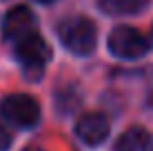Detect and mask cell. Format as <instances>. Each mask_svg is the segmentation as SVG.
<instances>
[{
  "label": "cell",
  "mask_w": 153,
  "mask_h": 151,
  "mask_svg": "<svg viewBox=\"0 0 153 151\" xmlns=\"http://www.w3.org/2000/svg\"><path fill=\"white\" fill-rule=\"evenodd\" d=\"M76 131H78V138H80L82 142L96 147V144L104 142L107 136H109V118L104 116V113H98V111L84 113V116L78 118Z\"/></svg>",
  "instance_id": "5"
},
{
  "label": "cell",
  "mask_w": 153,
  "mask_h": 151,
  "mask_svg": "<svg viewBox=\"0 0 153 151\" xmlns=\"http://www.w3.org/2000/svg\"><path fill=\"white\" fill-rule=\"evenodd\" d=\"M9 142H11V136H9V131L0 124V151H4L9 147Z\"/></svg>",
  "instance_id": "9"
},
{
  "label": "cell",
  "mask_w": 153,
  "mask_h": 151,
  "mask_svg": "<svg viewBox=\"0 0 153 151\" xmlns=\"http://www.w3.org/2000/svg\"><path fill=\"white\" fill-rule=\"evenodd\" d=\"M115 151H151V136L149 131L140 127H133L120 136Z\"/></svg>",
  "instance_id": "7"
},
{
  "label": "cell",
  "mask_w": 153,
  "mask_h": 151,
  "mask_svg": "<svg viewBox=\"0 0 153 151\" xmlns=\"http://www.w3.org/2000/svg\"><path fill=\"white\" fill-rule=\"evenodd\" d=\"M38 2H53V0H38Z\"/></svg>",
  "instance_id": "11"
},
{
  "label": "cell",
  "mask_w": 153,
  "mask_h": 151,
  "mask_svg": "<svg viewBox=\"0 0 153 151\" xmlns=\"http://www.w3.org/2000/svg\"><path fill=\"white\" fill-rule=\"evenodd\" d=\"M100 2L111 13H135L146 4V0H100Z\"/></svg>",
  "instance_id": "8"
},
{
  "label": "cell",
  "mask_w": 153,
  "mask_h": 151,
  "mask_svg": "<svg viewBox=\"0 0 153 151\" xmlns=\"http://www.w3.org/2000/svg\"><path fill=\"white\" fill-rule=\"evenodd\" d=\"M149 40H151V42H153V29H151V38H149Z\"/></svg>",
  "instance_id": "12"
},
{
  "label": "cell",
  "mask_w": 153,
  "mask_h": 151,
  "mask_svg": "<svg viewBox=\"0 0 153 151\" xmlns=\"http://www.w3.org/2000/svg\"><path fill=\"white\" fill-rule=\"evenodd\" d=\"M109 49L118 58L133 60V58H140V56H144L149 51V40L140 31H135L131 27H118L109 36Z\"/></svg>",
  "instance_id": "4"
},
{
  "label": "cell",
  "mask_w": 153,
  "mask_h": 151,
  "mask_svg": "<svg viewBox=\"0 0 153 151\" xmlns=\"http://www.w3.org/2000/svg\"><path fill=\"white\" fill-rule=\"evenodd\" d=\"M13 51H16V58H18L20 67L25 69V74L29 78H40L42 74V67L47 65L51 56V49L47 45V40L36 31V33L27 36V38L13 42Z\"/></svg>",
  "instance_id": "2"
},
{
  "label": "cell",
  "mask_w": 153,
  "mask_h": 151,
  "mask_svg": "<svg viewBox=\"0 0 153 151\" xmlns=\"http://www.w3.org/2000/svg\"><path fill=\"white\" fill-rule=\"evenodd\" d=\"M25 151H40V149H36V147H29V149H25Z\"/></svg>",
  "instance_id": "10"
},
{
  "label": "cell",
  "mask_w": 153,
  "mask_h": 151,
  "mask_svg": "<svg viewBox=\"0 0 153 151\" xmlns=\"http://www.w3.org/2000/svg\"><path fill=\"white\" fill-rule=\"evenodd\" d=\"M2 31H4V38L11 40V42H18V40L36 33V18L31 13V9H27V7L11 9L7 13V18H4Z\"/></svg>",
  "instance_id": "6"
},
{
  "label": "cell",
  "mask_w": 153,
  "mask_h": 151,
  "mask_svg": "<svg viewBox=\"0 0 153 151\" xmlns=\"http://www.w3.org/2000/svg\"><path fill=\"white\" fill-rule=\"evenodd\" d=\"M0 111L11 124L20 129H31L36 122L40 120V107L27 93H11L2 100Z\"/></svg>",
  "instance_id": "3"
},
{
  "label": "cell",
  "mask_w": 153,
  "mask_h": 151,
  "mask_svg": "<svg viewBox=\"0 0 153 151\" xmlns=\"http://www.w3.org/2000/svg\"><path fill=\"white\" fill-rule=\"evenodd\" d=\"M58 33H60L62 45L76 56H87L96 47V36H98L96 25L84 16H73V18L62 20L58 27Z\"/></svg>",
  "instance_id": "1"
}]
</instances>
